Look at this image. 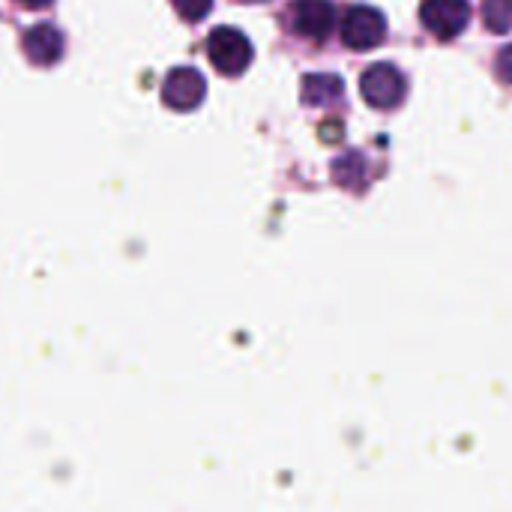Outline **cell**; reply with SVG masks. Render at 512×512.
<instances>
[{"label": "cell", "instance_id": "7c38bea8", "mask_svg": "<svg viewBox=\"0 0 512 512\" xmlns=\"http://www.w3.org/2000/svg\"><path fill=\"white\" fill-rule=\"evenodd\" d=\"M498 75H501L507 84H512V45L501 48V54H498Z\"/></svg>", "mask_w": 512, "mask_h": 512}, {"label": "cell", "instance_id": "277c9868", "mask_svg": "<svg viewBox=\"0 0 512 512\" xmlns=\"http://www.w3.org/2000/svg\"><path fill=\"white\" fill-rule=\"evenodd\" d=\"M420 18L438 39H456L471 21V3L468 0H423Z\"/></svg>", "mask_w": 512, "mask_h": 512}, {"label": "cell", "instance_id": "5b68a950", "mask_svg": "<svg viewBox=\"0 0 512 512\" xmlns=\"http://www.w3.org/2000/svg\"><path fill=\"white\" fill-rule=\"evenodd\" d=\"M204 96H207L204 75L198 69H189V66L171 69L165 84H162V102L174 111H192L204 102Z\"/></svg>", "mask_w": 512, "mask_h": 512}, {"label": "cell", "instance_id": "ba28073f", "mask_svg": "<svg viewBox=\"0 0 512 512\" xmlns=\"http://www.w3.org/2000/svg\"><path fill=\"white\" fill-rule=\"evenodd\" d=\"M342 99L339 75H306L303 78V102L306 105H333Z\"/></svg>", "mask_w": 512, "mask_h": 512}, {"label": "cell", "instance_id": "8992f818", "mask_svg": "<svg viewBox=\"0 0 512 512\" xmlns=\"http://www.w3.org/2000/svg\"><path fill=\"white\" fill-rule=\"evenodd\" d=\"M336 9L330 0H294L291 3V30L297 36L324 42L333 33Z\"/></svg>", "mask_w": 512, "mask_h": 512}, {"label": "cell", "instance_id": "5bb4252c", "mask_svg": "<svg viewBox=\"0 0 512 512\" xmlns=\"http://www.w3.org/2000/svg\"><path fill=\"white\" fill-rule=\"evenodd\" d=\"M246 3H261V0H246Z\"/></svg>", "mask_w": 512, "mask_h": 512}, {"label": "cell", "instance_id": "8fae6325", "mask_svg": "<svg viewBox=\"0 0 512 512\" xmlns=\"http://www.w3.org/2000/svg\"><path fill=\"white\" fill-rule=\"evenodd\" d=\"M174 3V9L180 12V18L183 21H201V18H207L210 15V9H213V0H171Z\"/></svg>", "mask_w": 512, "mask_h": 512}, {"label": "cell", "instance_id": "52a82bcc", "mask_svg": "<svg viewBox=\"0 0 512 512\" xmlns=\"http://www.w3.org/2000/svg\"><path fill=\"white\" fill-rule=\"evenodd\" d=\"M24 51L30 57V63L36 66H51L60 60L63 54V36L57 33V27L51 24H36L24 33Z\"/></svg>", "mask_w": 512, "mask_h": 512}, {"label": "cell", "instance_id": "4fadbf2b", "mask_svg": "<svg viewBox=\"0 0 512 512\" xmlns=\"http://www.w3.org/2000/svg\"><path fill=\"white\" fill-rule=\"evenodd\" d=\"M18 3H24V6H45V3H51V0H18Z\"/></svg>", "mask_w": 512, "mask_h": 512}, {"label": "cell", "instance_id": "6da1fadb", "mask_svg": "<svg viewBox=\"0 0 512 512\" xmlns=\"http://www.w3.org/2000/svg\"><path fill=\"white\" fill-rule=\"evenodd\" d=\"M207 57L222 75H243L252 63V42L237 27H216L207 39Z\"/></svg>", "mask_w": 512, "mask_h": 512}, {"label": "cell", "instance_id": "3957f363", "mask_svg": "<svg viewBox=\"0 0 512 512\" xmlns=\"http://www.w3.org/2000/svg\"><path fill=\"white\" fill-rule=\"evenodd\" d=\"M387 36V18L375 6H354L342 18V42L354 51H369Z\"/></svg>", "mask_w": 512, "mask_h": 512}, {"label": "cell", "instance_id": "30bf717a", "mask_svg": "<svg viewBox=\"0 0 512 512\" xmlns=\"http://www.w3.org/2000/svg\"><path fill=\"white\" fill-rule=\"evenodd\" d=\"M333 174H336V180H339L342 186L357 189V177H363V159H360L357 153H348V156H342V159L333 165Z\"/></svg>", "mask_w": 512, "mask_h": 512}, {"label": "cell", "instance_id": "9c48e42d", "mask_svg": "<svg viewBox=\"0 0 512 512\" xmlns=\"http://www.w3.org/2000/svg\"><path fill=\"white\" fill-rule=\"evenodd\" d=\"M483 21L492 33H510L512 0H483Z\"/></svg>", "mask_w": 512, "mask_h": 512}, {"label": "cell", "instance_id": "7a4b0ae2", "mask_svg": "<svg viewBox=\"0 0 512 512\" xmlns=\"http://www.w3.org/2000/svg\"><path fill=\"white\" fill-rule=\"evenodd\" d=\"M360 93L363 99L372 105V108H396L408 87H405V75L393 66V63H375L363 72V81H360Z\"/></svg>", "mask_w": 512, "mask_h": 512}]
</instances>
